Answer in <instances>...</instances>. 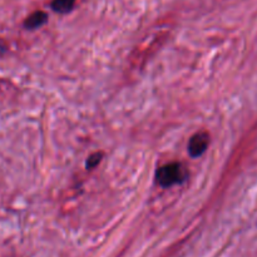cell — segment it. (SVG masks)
<instances>
[{"label": "cell", "mask_w": 257, "mask_h": 257, "mask_svg": "<svg viewBox=\"0 0 257 257\" xmlns=\"http://www.w3.org/2000/svg\"><path fill=\"white\" fill-rule=\"evenodd\" d=\"M210 143V136L206 132H198L191 138L188 145V152L192 157H200L206 152Z\"/></svg>", "instance_id": "2"}, {"label": "cell", "mask_w": 257, "mask_h": 257, "mask_svg": "<svg viewBox=\"0 0 257 257\" xmlns=\"http://www.w3.org/2000/svg\"><path fill=\"white\" fill-rule=\"evenodd\" d=\"M74 4L75 0H53L52 9L54 12L60 13V14H65V13H69L73 9Z\"/></svg>", "instance_id": "4"}, {"label": "cell", "mask_w": 257, "mask_h": 257, "mask_svg": "<svg viewBox=\"0 0 257 257\" xmlns=\"http://www.w3.org/2000/svg\"><path fill=\"white\" fill-rule=\"evenodd\" d=\"M186 178V171L180 163H170L157 171V182L162 187L181 183Z\"/></svg>", "instance_id": "1"}, {"label": "cell", "mask_w": 257, "mask_h": 257, "mask_svg": "<svg viewBox=\"0 0 257 257\" xmlns=\"http://www.w3.org/2000/svg\"><path fill=\"white\" fill-rule=\"evenodd\" d=\"M100 160H102V153H94V155H92L89 158H88L87 167L88 168H94L95 166L99 165Z\"/></svg>", "instance_id": "5"}, {"label": "cell", "mask_w": 257, "mask_h": 257, "mask_svg": "<svg viewBox=\"0 0 257 257\" xmlns=\"http://www.w3.org/2000/svg\"><path fill=\"white\" fill-rule=\"evenodd\" d=\"M2 53H3V48L0 47V54H2Z\"/></svg>", "instance_id": "6"}, {"label": "cell", "mask_w": 257, "mask_h": 257, "mask_svg": "<svg viewBox=\"0 0 257 257\" xmlns=\"http://www.w3.org/2000/svg\"><path fill=\"white\" fill-rule=\"evenodd\" d=\"M48 20V15L44 12H35L25 20L24 25L28 29H35V28H39L44 24Z\"/></svg>", "instance_id": "3"}]
</instances>
